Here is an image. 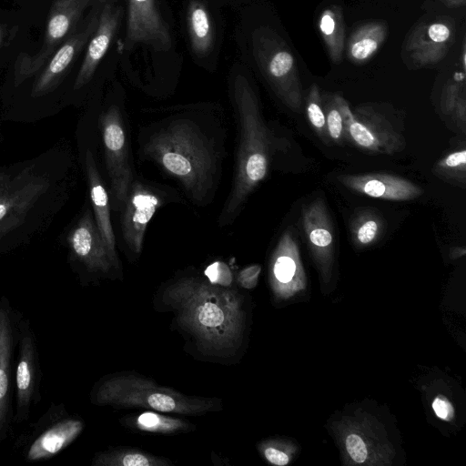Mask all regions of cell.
Wrapping results in <instances>:
<instances>
[{"label": "cell", "mask_w": 466, "mask_h": 466, "mask_svg": "<svg viewBox=\"0 0 466 466\" xmlns=\"http://www.w3.org/2000/svg\"><path fill=\"white\" fill-rule=\"evenodd\" d=\"M260 271L261 267L257 264L243 268L238 275V282L239 286L248 289L255 288L258 283Z\"/></svg>", "instance_id": "obj_35"}, {"label": "cell", "mask_w": 466, "mask_h": 466, "mask_svg": "<svg viewBox=\"0 0 466 466\" xmlns=\"http://www.w3.org/2000/svg\"><path fill=\"white\" fill-rule=\"evenodd\" d=\"M137 43L167 51L172 46L168 28L161 17L155 0H127L126 47Z\"/></svg>", "instance_id": "obj_14"}, {"label": "cell", "mask_w": 466, "mask_h": 466, "mask_svg": "<svg viewBox=\"0 0 466 466\" xmlns=\"http://www.w3.org/2000/svg\"><path fill=\"white\" fill-rule=\"evenodd\" d=\"M256 60L279 99L299 112L303 92L295 58L287 44L273 30L260 27L253 35Z\"/></svg>", "instance_id": "obj_5"}, {"label": "cell", "mask_w": 466, "mask_h": 466, "mask_svg": "<svg viewBox=\"0 0 466 466\" xmlns=\"http://www.w3.org/2000/svg\"><path fill=\"white\" fill-rule=\"evenodd\" d=\"M103 5L104 1L98 0L82 24L77 25L53 54L33 86L32 96L34 97L52 91L62 81L74 60L95 33Z\"/></svg>", "instance_id": "obj_11"}, {"label": "cell", "mask_w": 466, "mask_h": 466, "mask_svg": "<svg viewBox=\"0 0 466 466\" xmlns=\"http://www.w3.org/2000/svg\"><path fill=\"white\" fill-rule=\"evenodd\" d=\"M319 33L334 64H339L345 46V27L342 10L339 5H329L319 17Z\"/></svg>", "instance_id": "obj_23"}, {"label": "cell", "mask_w": 466, "mask_h": 466, "mask_svg": "<svg viewBox=\"0 0 466 466\" xmlns=\"http://www.w3.org/2000/svg\"><path fill=\"white\" fill-rule=\"evenodd\" d=\"M147 152L177 178L196 199H202L213 182L215 158L204 137L187 122H175L153 136Z\"/></svg>", "instance_id": "obj_3"}, {"label": "cell", "mask_w": 466, "mask_h": 466, "mask_svg": "<svg viewBox=\"0 0 466 466\" xmlns=\"http://www.w3.org/2000/svg\"><path fill=\"white\" fill-rule=\"evenodd\" d=\"M234 98L240 126L237 167L231 194L222 213V224L239 211L249 194L267 176L270 160V137L260 114L256 94L247 78L234 80Z\"/></svg>", "instance_id": "obj_2"}, {"label": "cell", "mask_w": 466, "mask_h": 466, "mask_svg": "<svg viewBox=\"0 0 466 466\" xmlns=\"http://www.w3.org/2000/svg\"><path fill=\"white\" fill-rule=\"evenodd\" d=\"M388 33L386 23L373 21L359 26L347 42L348 58L357 65L369 61L384 43Z\"/></svg>", "instance_id": "obj_22"}, {"label": "cell", "mask_w": 466, "mask_h": 466, "mask_svg": "<svg viewBox=\"0 0 466 466\" xmlns=\"http://www.w3.org/2000/svg\"><path fill=\"white\" fill-rule=\"evenodd\" d=\"M301 223L310 250L319 260L328 261L334 248V228L323 198L302 208Z\"/></svg>", "instance_id": "obj_19"}, {"label": "cell", "mask_w": 466, "mask_h": 466, "mask_svg": "<svg viewBox=\"0 0 466 466\" xmlns=\"http://www.w3.org/2000/svg\"><path fill=\"white\" fill-rule=\"evenodd\" d=\"M187 14L192 49L198 56H206L214 40V29L208 12L198 1H191Z\"/></svg>", "instance_id": "obj_24"}, {"label": "cell", "mask_w": 466, "mask_h": 466, "mask_svg": "<svg viewBox=\"0 0 466 466\" xmlns=\"http://www.w3.org/2000/svg\"><path fill=\"white\" fill-rule=\"evenodd\" d=\"M340 109L345 140L359 149L372 154L393 155L405 147V139L371 106H360L354 111L346 99L335 94Z\"/></svg>", "instance_id": "obj_7"}, {"label": "cell", "mask_w": 466, "mask_h": 466, "mask_svg": "<svg viewBox=\"0 0 466 466\" xmlns=\"http://www.w3.org/2000/svg\"><path fill=\"white\" fill-rule=\"evenodd\" d=\"M306 114L309 125L318 137L325 144H329L330 141L328 137L325 115L322 108L321 94L316 84H312L309 90L306 98Z\"/></svg>", "instance_id": "obj_31"}, {"label": "cell", "mask_w": 466, "mask_h": 466, "mask_svg": "<svg viewBox=\"0 0 466 466\" xmlns=\"http://www.w3.org/2000/svg\"><path fill=\"white\" fill-rule=\"evenodd\" d=\"M435 414L441 420L451 421L454 417V409L450 400L442 396H437L432 402Z\"/></svg>", "instance_id": "obj_36"}, {"label": "cell", "mask_w": 466, "mask_h": 466, "mask_svg": "<svg viewBox=\"0 0 466 466\" xmlns=\"http://www.w3.org/2000/svg\"><path fill=\"white\" fill-rule=\"evenodd\" d=\"M439 178L461 187L466 185V149L461 148L447 154L438 160L432 168Z\"/></svg>", "instance_id": "obj_28"}, {"label": "cell", "mask_w": 466, "mask_h": 466, "mask_svg": "<svg viewBox=\"0 0 466 466\" xmlns=\"http://www.w3.org/2000/svg\"><path fill=\"white\" fill-rule=\"evenodd\" d=\"M205 275L213 285L228 288L232 282V273L223 262L217 261L209 265L205 270Z\"/></svg>", "instance_id": "obj_33"}, {"label": "cell", "mask_w": 466, "mask_h": 466, "mask_svg": "<svg viewBox=\"0 0 466 466\" xmlns=\"http://www.w3.org/2000/svg\"><path fill=\"white\" fill-rule=\"evenodd\" d=\"M167 459L153 456L136 449H116L96 454L92 461L94 466H167Z\"/></svg>", "instance_id": "obj_27"}, {"label": "cell", "mask_w": 466, "mask_h": 466, "mask_svg": "<svg viewBox=\"0 0 466 466\" xmlns=\"http://www.w3.org/2000/svg\"><path fill=\"white\" fill-rule=\"evenodd\" d=\"M454 24L441 19L420 24L413 29L403 48V59L410 67L432 66L444 58L454 40Z\"/></svg>", "instance_id": "obj_13"}, {"label": "cell", "mask_w": 466, "mask_h": 466, "mask_svg": "<svg viewBox=\"0 0 466 466\" xmlns=\"http://www.w3.org/2000/svg\"><path fill=\"white\" fill-rule=\"evenodd\" d=\"M346 449L351 459L357 463H362L368 457L365 442L357 434H350L346 438Z\"/></svg>", "instance_id": "obj_34"}, {"label": "cell", "mask_w": 466, "mask_h": 466, "mask_svg": "<svg viewBox=\"0 0 466 466\" xmlns=\"http://www.w3.org/2000/svg\"><path fill=\"white\" fill-rule=\"evenodd\" d=\"M263 453L267 461L274 465L285 466L289 462L287 453L272 446L265 448Z\"/></svg>", "instance_id": "obj_37"}, {"label": "cell", "mask_w": 466, "mask_h": 466, "mask_svg": "<svg viewBox=\"0 0 466 466\" xmlns=\"http://www.w3.org/2000/svg\"><path fill=\"white\" fill-rule=\"evenodd\" d=\"M440 108L442 115L465 134L466 98L463 76L450 79L446 83L441 95Z\"/></svg>", "instance_id": "obj_25"}, {"label": "cell", "mask_w": 466, "mask_h": 466, "mask_svg": "<svg viewBox=\"0 0 466 466\" xmlns=\"http://www.w3.org/2000/svg\"><path fill=\"white\" fill-rule=\"evenodd\" d=\"M337 179L353 192L384 200L408 201L423 194L422 188L410 180L390 174L340 175Z\"/></svg>", "instance_id": "obj_17"}, {"label": "cell", "mask_w": 466, "mask_h": 466, "mask_svg": "<svg viewBox=\"0 0 466 466\" xmlns=\"http://www.w3.org/2000/svg\"><path fill=\"white\" fill-rule=\"evenodd\" d=\"M106 166L115 201L123 207L132 182L126 133L117 107H109L100 117Z\"/></svg>", "instance_id": "obj_10"}, {"label": "cell", "mask_w": 466, "mask_h": 466, "mask_svg": "<svg viewBox=\"0 0 466 466\" xmlns=\"http://www.w3.org/2000/svg\"><path fill=\"white\" fill-rule=\"evenodd\" d=\"M85 162L96 225L110 256L116 263H118L116 252V238L110 219L108 194L101 180L96 161L90 150L86 152Z\"/></svg>", "instance_id": "obj_20"}, {"label": "cell", "mask_w": 466, "mask_h": 466, "mask_svg": "<svg viewBox=\"0 0 466 466\" xmlns=\"http://www.w3.org/2000/svg\"><path fill=\"white\" fill-rule=\"evenodd\" d=\"M68 245L75 258L92 273H108L116 263L97 229L89 210H86L68 235Z\"/></svg>", "instance_id": "obj_16"}, {"label": "cell", "mask_w": 466, "mask_h": 466, "mask_svg": "<svg viewBox=\"0 0 466 466\" xmlns=\"http://www.w3.org/2000/svg\"><path fill=\"white\" fill-rule=\"evenodd\" d=\"M271 274L279 287L286 286L302 275L299 246L289 229L282 234L274 250Z\"/></svg>", "instance_id": "obj_21"}, {"label": "cell", "mask_w": 466, "mask_h": 466, "mask_svg": "<svg viewBox=\"0 0 466 466\" xmlns=\"http://www.w3.org/2000/svg\"><path fill=\"white\" fill-rule=\"evenodd\" d=\"M44 184L38 181L25 185L20 190H17L15 196L5 191L0 187V222L7 218L11 212L18 208L23 211L30 205L32 201L40 194Z\"/></svg>", "instance_id": "obj_29"}, {"label": "cell", "mask_w": 466, "mask_h": 466, "mask_svg": "<svg viewBox=\"0 0 466 466\" xmlns=\"http://www.w3.org/2000/svg\"><path fill=\"white\" fill-rule=\"evenodd\" d=\"M321 99L329 141L341 144L345 140L344 124L335 94H324L321 96Z\"/></svg>", "instance_id": "obj_32"}, {"label": "cell", "mask_w": 466, "mask_h": 466, "mask_svg": "<svg viewBox=\"0 0 466 466\" xmlns=\"http://www.w3.org/2000/svg\"><path fill=\"white\" fill-rule=\"evenodd\" d=\"M161 201L160 197L145 185L139 182L131 184L123 205L122 232L133 252L141 251L147 227Z\"/></svg>", "instance_id": "obj_15"}, {"label": "cell", "mask_w": 466, "mask_h": 466, "mask_svg": "<svg viewBox=\"0 0 466 466\" xmlns=\"http://www.w3.org/2000/svg\"><path fill=\"white\" fill-rule=\"evenodd\" d=\"M91 0H55L49 12L45 39L35 55L21 54L15 71V86L39 71L76 29Z\"/></svg>", "instance_id": "obj_8"}, {"label": "cell", "mask_w": 466, "mask_h": 466, "mask_svg": "<svg viewBox=\"0 0 466 466\" xmlns=\"http://www.w3.org/2000/svg\"><path fill=\"white\" fill-rule=\"evenodd\" d=\"M122 15L121 6H115L111 3L104 2L97 27L88 43L86 53L74 84V89L83 87L92 78L114 38Z\"/></svg>", "instance_id": "obj_18"}, {"label": "cell", "mask_w": 466, "mask_h": 466, "mask_svg": "<svg viewBox=\"0 0 466 466\" xmlns=\"http://www.w3.org/2000/svg\"><path fill=\"white\" fill-rule=\"evenodd\" d=\"M466 249L463 247H453L450 250V257L451 258H459L465 255Z\"/></svg>", "instance_id": "obj_38"}, {"label": "cell", "mask_w": 466, "mask_h": 466, "mask_svg": "<svg viewBox=\"0 0 466 466\" xmlns=\"http://www.w3.org/2000/svg\"><path fill=\"white\" fill-rule=\"evenodd\" d=\"M3 38H4V29L0 25V46H1V44H2V41H3Z\"/></svg>", "instance_id": "obj_40"}, {"label": "cell", "mask_w": 466, "mask_h": 466, "mask_svg": "<svg viewBox=\"0 0 466 466\" xmlns=\"http://www.w3.org/2000/svg\"><path fill=\"white\" fill-rule=\"evenodd\" d=\"M84 422L68 414L63 403H52L47 410L15 442L25 461L53 458L68 447L82 432Z\"/></svg>", "instance_id": "obj_6"}, {"label": "cell", "mask_w": 466, "mask_h": 466, "mask_svg": "<svg viewBox=\"0 0 466 466\" xmlns=\"http://www.w3.org/2000/svg\"><path fill=\"white\" fill-rule=\"evenodd\" d=\"M136 427L144 431L157 433H174L187 431V421L173 417L146 411L136 419Z\"/></svg>", "instance_id": "obj_30"}, {"label": "cell", "mask_w": 466, "mask_h": 466, "mask_svg": "<svg viewBox=\"0 0 466 466\" xmlns=\"http://www.w3.org/2000/svg\"><path fill=\"white\" fill-rule=\"evenodd\" d=\"M91 400L98 405L145 408L183 415L202 414L215 407L213 400L188 397L133 375L103 379L94 387Z\"/></svg>", "instance_id": "obj_4"}, {"label": "cell", "mask_w": 466, "mask_h": 466, "mask_svg": "<svg viewBox=\"0 0 466 466\" xmlns=\"http://www.w3.org/2000/svg\"><path fill=\"white\" fill-rule=\"evenodd\" d=\"M351 240L357 247H367L380 239L384 231V221L374 209L361 208L350 218Z\"/></svg>", "instance_id": "obj_26"}, {"label": "cell", "mask_w": 466, "mask_h": 466, "mask_svg": "<svg viewBox=\"0 0 466 466\" xmlns=\"http://www.w3.org/2000/svg\"><path fill=\"white\" fill-rule=\"evenodd\" d=\"M449 7H460L465 5L466 0H441Z\"/></svg>", "instance_id": "obj_39"}, {"label": "cell", "mask_w": 466, "mask_h": 466, "mask_svg": "<svg viewBox=\"0 0 466 466\" xmlns=\"http://www.w3.org/2000/svg\"><path fill=\"white\" fill-rule=\"evenodd\" d=\"M163 300L204 348L222 352L239 346L244 312L235 290L187 278L167 287Z\"/></svg>", "instance_id": "obj_1"}, {"label": "cell", "mask_w": 466, "mask_h": 466, "mask_svg": "<svg viewBox=\"0 0 466 466\" xmlns=\"http://www.w3.org/2000/svg\"><path fill=\"white\" fill-rule=\"evenodd\" d=\"M16 350L13 421L20 424L29 419L33 407L41 400L42 378L36 339L30 323L23 317L19 322Z\"/></svg>", "instance_id": "obj_9"}, {"label": "cell", "mask_w": 466, "mask_h": 466, "mask_svg": "<svg viewBox=\"0 0 466 466\" xmlns=\"http://www.w3.org/2000/svg\"><path fill=\"white\" fill-rule=\"evenodd\" d=\"M22 317L5 296L0 298V444L6 439L13 419L11 376Z\"/></svg>", "instance_id": "obj_12"}]
</instances>
